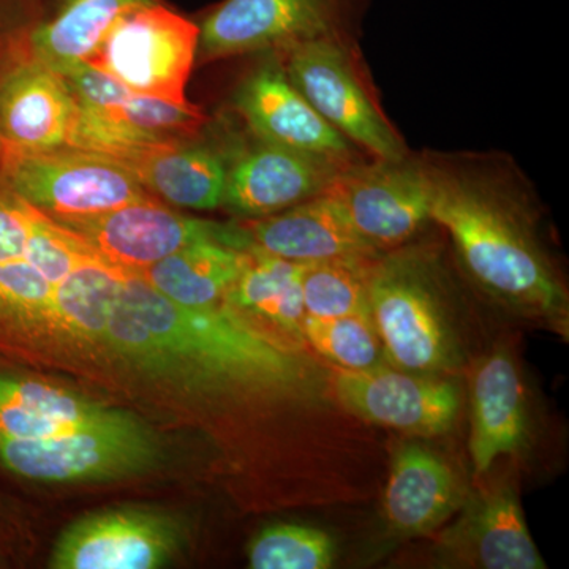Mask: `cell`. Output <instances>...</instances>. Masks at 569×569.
Returning a JSON list of instances; mask_svg holds the SVG:
<instances>
[{
	"label": "cell",
	"mask_w": 569,
	"mask_h": 569,
	"mask_svg": "<svg viewBox=\"0 0 569 569\" xmlns=\"http://www.w3.org/2000/svg\"><path fill=\"white\" fill-rule=\"evenodd\" d=\"M102 342L142 373L181 387L283 383L288 350L258 335L227 307H186L127 272Z\"/></svg>",
	"instance_id": "obj_1"
},
{
	"label": "cell",
	"mask_w": 569,
	"mask_h": 569,
	"mask_svg": "<svg viewBox=\"0 0 569 569\" xmlns=\"http://www.w3.org/2000/svg\"><path fill=\"white\" fill-rule=\"evenodd\" d=\"M430 220L451 234L460 263L512 310L567 335L568 295L542 252L529 217L500 179L475 168L425 163Z\"/></svg>",
	"instance_id": "obj_2"
},
{
	"label": "cell",
	"mask_w": 569,
	"mask_h": 569,
	"mask_svg": "<svg viewBox=\"0 0 569 569\" xmlns=\"http://www.w3.org/2000/svg\"><path fill=\"white\" fill-rule=\"evenodd\" d=\"M437 268L427 254H380L369 288V316L396 369L436 376L458 361Z\"/></svg>",
	"instance_id": "obj_3"
},
{
	"label": "cell",
	"mask_w": 569,
	"mask_h": 569,
	"mask_svg": "<svg viewBox=\"0 0 569 569\" xmlns=\"http://www.w3.org/2000/svg\"><path fill=\"white\" fill-rule=\"evenodd\" d=\"M198 43L200 26L157 0L122 13L86 63L134 92L190 104L186 86Z\"/></svg>",
	"instance_id": "obj_4"
},
{
	"label": "cell",
	"mask_w": 569,
	"mask_h": 569,
	"mask_svg": "<svg viewBox=\"0 0 569 569\" xmlns=\"http://www.w3.org/2000/svg\"><path fill=\"white\" fill-rule=\"evenodd\" d=\"M159 458L156 433L133 415L59 436L0 440V462L33 481H108L142 473Z\"/></svg>",
	"instance_id": "obj_5"
},
{
	"label": "cell",
	"mask_w": 569,
	"mask_h": 569,
	"mask_svg": "<svg viewBox=\"0 0 569 569\" xmlns=\"http://www.w3.org/2000/svg\"><path fill=\"white\" fill-rule=\"evenodd\" d=\"M3 171L22 200L52 220L81 219L153 200L122 164L69 151H14L0 142Z\"/></svg>",
	"instance_id": "obj_6"
},
{
	"label": "cell",
	"mask_w": 569,
	"mask_h": 569,
	"mask_svg": "<svg viewBox=\"0 0 569 569\" xmlns=\"http://www.w3.org/2000/svg\"><path fill=\"white\" fill-rule=\"evenodd\" d=\"M283 51L291 82L337 132L376 159L408 157L402 138L362 86L342 37H320Z\"/></svg>",
	"instance_id": "obj_7"
},
{
	"label": "cell",
	"mask_w": 569,
	"mask_h": 569,
	"mask_svg": "<svg viewBox=\"0 0 569 569\" xmlns=\"http://www.w3.org/2000/svg\"><path fill=\"white\" fill-rule=\"evenodd\" d=\"M54 222L77 234L111 264L134 274L197 242H217L238 250L253 247L244 227L192 219L153 200Z\"/></svg>",
	"instance_id": "obj_8"
},
{
	"label": "cell",
	"mask_w": 569,
	"mask_h": 569,
	"mask_svg": "<svg viewBox=\"0 0 569 569\" xmlns=\"http://www.w3.org/2000/svg\"><path fill=\"white\" fill-rule=\"evenodd\" d=\"M365 0H223L200 22L206 59L283 51L320 37H342Z\"/></svg>",
	"instance_id": "obj_9"
},
{
	"label": "cell",
	"mask_w": 569,
	"mask_h": 569,
	"mask_svg": "<svg viewBox=\"0 0 569 569\" xmlns=\"http://www.w3.org/2000/svg\"><path fill=\"white\" fill-rule=\"evenodd\" d=\"M326 193L339 201L356 233L380 253L399 249L430 220L426 164L408 157L347 164Z\"/></svg>",
	"instance_id": "obj_10"
},
{
	"label": "cell",
	"mask_w": 569,
	"mask_h": 569,
	"mask_svg": "<svg viewBox=\"0 0 569 569\" xmlns=\"http://www.w3.org/2000/svg\"><path fill=\"white\" fill-rule=\"evenodd\" d=\"M335 389L351 413L411 436L448 432L459 413V392L455 385L389 365L366 372L339 369Z\"/></svg>",
	"instance_id": "obj_11"
},
{
	"label": "cell",
	"mask_w": 569,
	"mask_h": 569,
	"mask_svg": "<svg viewBox=\"0 0 569 569\" xmlns=\"http://www.w3.org/2000/svg\"><path fill=\"white\" fill-rule=\"evenodd\" d=\"M181 526L146 509H110L86 516L56 542L54 569H153L181 546Z\"/></svg>",
	"instance_id": "obj_12"
},
{
	"label": "cell",
	"mask_w": 569,
	"mask_h": 569,
	"mask_svg": "<svg viewBox=\"0 0 569 569\" xmlns=\"http://www.w3.org/2000/svg\"><path fill=\"white\" fill-rule=\"evenodd\" d=\"M234 107L268 144L353 163V144L313 110L277 59L261 63L242 81Z\"/></svg>",
	"instance_id": "obj_13"
},
{
	"label": "cell",
	"mask_w": 569,
	"mask_h": 569,
	"mask_svg": "<svg viewBox=\"0 0 569 569\" xmlns=\"http://www.w3.org/2000/svg\"><path fill=\"white\" fill-rule=\"evenodd\" d=\"M347 164L261 141L228 163L223 206L250 220L272 216L325 193Z\"/></svg>",
	"instance_id": "obj_14"
},
{
	"label": "cell",
	"mask_w": 569,
	"mask_h": 569,
	"mask_svg": "<svg viewBox=\"0 0 569 569\" xmlns=\"http://www.w3.org/2000/svg\"><path fill=\"white\" fill-rule=\"evenodd\" d=\"M78 100L50 63L33 56L0 74V142L14 151L69 149Z\"/></svg>",
	"instance_id": "obj_15"
},
{
	"label": "cell",
	"mask_w": 569,
	"mask_h": 569,
	"mask_svg": "<svg viewBox=\"0 0 569 569\" xmlns=\"http://www.w3.org/2000/svg\"><path fill=\"white\" fill-rule=\"evenodd\" d=\"M460 507L458 522L441 539L449 560L470 568H548L531 538L512 486H490Z\"/></svg>",
	"instance_id": "obj_16"
},
{
	"label": "cell",
	"mask_w": 569,
	"mask_h": 569,
	"mask_svg": "<svg viewBox=\"0 0 569 569\" xmlns=\"http://www.w3.org/2000/svg\"><path fill=\"white\" fill-rule=\"evenodd\" d=\"M305 268L252 247L247 250L241 274L224 295L223 306L284 350L306 346Z\"/></svg>",
	"instance_id": "obj_17"
},
{
	"label": "cell",
	"mask_w": 569,
	"mask_h": 569,
	"mask_svg": "<svg viewBox=\"0 0 569 569\" xmlns=\"http://www.w3.org/2000/svg\"><path fill=\"white\" fill-rule=\"evenodd\" d=\"M471 463L485 477L501 456L515 455L526 445L529 411L522 377L507 350L493 351L479 362L471 377Z\"/></svg>",
	"instance_id": "obj_18"
},
{
	"label": "cell",
	"mask_w": 569,
	"mask_h": 569,
	"mask_svg": "<svg viewBox=\"0 0 569 569\" xmlns=\"http://www.w3.org/2000/svg\"><path fill=\"white\" fill-rule=\"evenodd\" d=\"M253 247L283 260L312 264L356 254H380L356 233L332 194L316 198L244 224Z\"/></svg>",
	"instance_id": "obj_19"
},
{
	"label": "cell",
	"mask_w": 569,
	"mask_h": 569,
	"mask_svg": "<svg viewBox=\"0 0 569 569\" xmlns=\"http://www.w3.org/2000/svg\"><path fill=\"white\" fill-rule=\"evenodd\" d=\"M462 503V488L447 460L419 445L399 448L383 497L389 529L400 537L432 533Z\"/></svg>",
	"instance_id": "obj_20"
},
{
	"label": "cell",
	"mask_w": 569,
	"mask_h": 569,
	"mask_svg": "<svg viewBox=\"0 0 569 569\" xmlns=\"http://www.w3.org/2000/svg\"><path fill=\"white\" fill-rule=\"evenodd\" d=\"M130 415L43 380L0 373V440L59 436Z\"/></svg>",
	"instance_id": "obj_21"
},
{
	"label": "cell",
	"mask_w": 569,
	"mask_h": 569,
	"mask_svg": "<svg viewBox=\"0 0 569 569\" xmlns=\"http://www.w3.org/2000/svg\"><path fill=\"white\" fill-rule=\"evenodd\" d=\"M62 74L81 107L144 132L179 140L192 137L204 116L192 104H176L138 93L86 62L52 67Z\"/></svg>",
	"instance_id": "obj_22"
},
{
	"label": "cell",
	"mask_w": 569,
	"mask_h": 569,
	"mask_svg": "<svg viewBox=\"0 0 569 569\" xmlns=\"http://www.w3.org/2000/svg\"><path fill=\"white\" fill-rule=\"evenodd\" d=\"M24 36L36 58L51 67L86 62L122 13L157 0H33Z\"/></svg>",
	"instance_id": "obj_23"
},
{
	"label": "cell",
	"mask_w": 569,
	"mask_h": 569,
	"mask_svg": "<svg viewBox=\"0 0 569 569\" xmlns=\"http://www.w3.org/2000/svg\"><path fill=\"white\" fill-rule=\"evenodd\" d=\"M132 173L168 203L200 211L223 206L228 162L208 146L170 142L149 153Z\"/></svg>",
	"instance_id": "obj_24"
},
{
	"label": "cell",
	"mask_w": 569,
	"mask_h": 569,
	"mask_svg": "<svg viewBox=\"0 0 569 569\" xmlns=\"http://www.w3.org/2000/svg\"><path fill=\"white\" fill-rule=\"evenodd\" d=\"M247 250L197 242L138 272L153 290L186 307H211L224 295L244 268Z\"/></svg>",
	"instance_id": "obj_25"
},
{
	"label": "cell",
	"mask_w": 569,
	"mask_h": 569,
	"mask_svg": "<svg viewBox=\"0 0 569 569\" xmlns=\"http://www.w3.org/2000/svg\"><path fill=\"white\" fill-rule=\"evenodd\" d=\"M127 272L99 253L82 261L56 284L48 320L78 339L102 342Z\"/></svg>",
	"instance_id": "obj_26"
},
{
	"label": "cell",
	"mask_w": 569,
	"mask_h": 569,
	"mask_svg": "<svg viewBox=\"0 0 569 569\" xmlns=\"http://www.w3.org/2000/svg\"><path fill=\"white\" fill-rule=\"evenodd\" d=\"M380 254H356L306 264L302 299L307 316H369L370 280Z\"/></svg>",
	"instance_id": "obj_27"
},
{
	"label": "cell",
	"mask_w": 569,
	"mask_h": 569,
	"mask_svg": "<svg viewBox=\"0 0 569 569\" xmlns=\"http://www.w3.org/2000/svg\"><path fill=\"white\" fill-rule=\"evenodd\" d=\"M305 339L318 355L348 372H366L388 365L370 316H307Z\"/></svg>",
	"instance_id": "obj_28"
},
{
	"label": "cell",
	"mask_w": 569,
	"mask_h": 569,
	"mask_svg": "<svg viewBox=\"0 0 569 569\" xmlns=\"http://www.w3.org/2000/svg\"><path fill=\"white\" fill-rule=\"evenodd\" d=\"M335 560V539L313 527L279 523L261 530L249 546L253 569H328Z\"/></svg>",
	"instance_id": "obj_29"
},
{
	"label": "cell",
	"mask_w": 569,
	"mask_h": 569,
	"mask_svg": "<svg viewBox=\"0 0 569 569\" xmlns=\"http://www.w3.org/2000/svg\"><path fill=\"white\" fill-rule=\"evenodd\" d=\"M96 253L77 234L36 209L24 257L52 287L61 283L78 264Z\"/></svg>",
	"instance_id": "obj_30"
},
{
	"label": "cell",
	"mask_w": 569,
	"mask_h": 569,
	"mask_svg": "<svg viewBox=\"0 0 569 569\" xmlns=\"http://www.w3.org/2000/svg\"><path fill=\"white\" fill-rule=\"evenodd\" d=\"M33 18V0H0V43L20 39Z\"/></svg>",
	"instance_id": "obj_31"
}]
</instances>
